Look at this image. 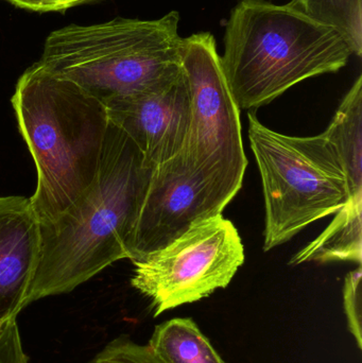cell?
<instances>
[{"label":"cell","instance_id":"obj_4","mask_svg":"<svg viewBox=\"0 0 362 363\" xmlns=\"http://www.w3.org/2000/svg\"><path fill=\"white\" fill-rule=\"evenodd\" d=\"M180 14L157 19L117 17L69 25L45 40L40 63L102 104L154 89L181 72Z\"/></svg>","mask_w":362,"mask_h":363},{"label":"cell","instance_id":"obj_1","mask_svg":"<svg viewBox=\"0 0 362 363\" xmlns=\"http://www.w3.org/2000/svg\"><path fill=\"white\" fill-rule=\"evenodd\" d=\"M152 170L131 138L108 123L93 185L57 219L40 222V256L25 308L40 298L72 292L128 258Z\"/></svg>","mask_w":362,"mask_h":363},{"label":"cell","instance_id":"obj_2","mask_svg":"<svg viewBox=\"0 0 362 363\" xmlns=\"http://www.w3.org/2000/svg\"><path fill=\"white\" fill-rule=\"evenodd\" d=\"M12 106L38 170L32 208L38 222L53 221L97 178L110 123L106 106L40 62L17 81Z\"/></svg>","mask_w":362,"mask_h":363},{"label":"cell","instance_id":"obj_5","mask_svg":"<svg viewBox=\"0 0 362 363\" xmlns=\"http://www.w3.org/2000/svg\"><path fill=\"white\" fill-rule=\"evenodd\" d=\"M249 140L263 181L264 251L290 240L303 228L335 215L350 201L341 163L322 134L284 135L248 114Z\"/></svg>","mask_w":362,"mask_h":363},{"label":"cell","instance_id":"obj_16","mask_svg":"<svg viewBox=\"0 0 362 363\" xmlns=\"http://www.w3.org/2000/svg\"><path fill=\"white\" fill-rule=\"evenodd\" d=\"M361 264L351 271L346 279L344 289V311L348 318L349 328L356 339L359 349L361 339Z\"/></svg>","mask_w":362,"mask_h":363},{"label":"cell","instance_id":"obj_17","mask_svg":"<svg viewBox=\"0 0 362 363\" xmlns=\"http://www.w3.org/2000/svg\"><path fill=\"white\" fill-rule=\"evenodd\" d=\"M16 319L12 318L0 334V363H28Z\"/></svg>","mask_w":362,"mask_h":363},{"label":"cell","instance_id":"obj_12","mask_svg":"<svg viewBox=\"0 0 362 363\" xmlns=\"http://www.w3.org/2000/svg\"><path fill=\"white\" fill-rule=\"evenodd\" d=\"M329 226L291 258L304 262H362V200H350L335 213Z\"/></svg>","mask_w":362,"mask_h":363},{"label":"cell","instance_id":"obj_10","mask_svg":"<svg viewBox=\"0 0 362 363\" xmlns=\"http://www.w3.org/2000/svg\"><path fill=\"white\" fill-rule=\"evenodd\" d=\"M40 247V222L30 199L0 198V324L25 308Z\"/></svg>","mask_w":362,"mask_h":363},{"label":"cell","instance_id":"obj_7","mask_svg":"<svg viewBox=\"0 0 362 363\" xmlns=\"http://www.w3.org/2000/svg\"><path fill=\"white\" fill-rule=\"evenodd\" d=\"M244 257L237 228L220 213L196 222L163 249L133 262L131 284L159 317L227 288Z\"/></svg>","mask_w":362,"mask_h":363},{"label":"cell","instance_id":"obj_19","mask_svg":"<svg viewBox=\"0 0 362 363\" xmlns=\"http://www.w3.org/2000/svg\"><path fill=\"white\" fill-rule=\"evenodd\" d=\"M10 320H8V321L4 322V323L0 324V334H1L2 330H4V328H6V324H8V322L10 321Z\"/></svg>","mask_w":362,"mask_h":363},{"label":"cell","instance_id":"obj_18","mask_svg":"<svg viewBox=\"0 0 362 363\" xmlns=\"http://www.w3.org/2000/svg\"><path fill=\"white\" fill-rule=\"evenodd\" d=\"M12 6L32 12H65L81 4H89L97 0H4Z\"/></svg>","mask_w":362,"mask_h":363},{"label":"cell","instance_id":"obj_15","mask_svg":"<svg viewBox=\"0 0 362 363\" xmlns=\"http://www.w3.org/2000/svg\"><path fill=\"white\" fill-rule=\"evenodd\" d=\"M89 363H165L148 345L119 336L106 345Z\"/></svg>","mask_w":362,"mask_h":363},{"label":"cell","instance_id":"obj_6","mask_svg":"<svg viewBox=\"0 0 362 363\" xmlns=\"http://www.w3.org/2000/svg\"><path fill=\"white\" fill-rule=\"evenodd\" d=\"M180 62L191 94V125L181 152L225 208L242 189L248 166L240 108L212 33L182 38Z\"/></svg>","mask_w":362,"mask_h":363},{"label":"cell","instance_id":"obj_11","mask_svg":"<svg viewBox=\"0 0 362 363\" xmlns=\"http://www.w3.org/2000/svg\"><path fill=\"white\" fill-rule=\"evenodd\" d=\"M323 135L329 140L346 177L350 200L362 199V76L342 100Z\"/></svg>","mask_w":362,"mask_h":363},{"label":"cell","instance_id":"obj_9","mask_svg":"<svg viewBox=\"0 0 362 363\" xmlns=\"http://www.w3.org/2000/svg\"><path fill=\"white\" fill-rule=\"evenodd\" d=\"M108 121L125 132L154 168L182 151L191 125V94L186 77L104 104Z\"/></svg>","mask_w":362,"mask_h":363},{"label":"cell","instance_id":"obj_14","mask_svg":"<svg viewBox=\"0 0 362 363\" xmlns=\"http://www.w3.org/2000/svg\"><path fill=\"white\" fill-rule=\"evenodd\" d=\"M310 16L333 26L348 42L353 55H362V0H291Z\"/></svg>","mask_w":362,"mask_h":363},{"label":"cell","instance_id":"obj_8","mask_svg":"<svg viewBox=\"0 0 362 363\" xmlns=\"http://www.w3.org/2000/svg\"><path fill=\"white\" fill-rule=\"evenodd\" d=\"M223 207L182 152L153 168L128 259L140 262L182 236L196 222L222 213Z\"/></svg>","mask_w":362,"mask_h":363},{"label":"cell","instance_id":"obj_3","mask_svg":"<svg viewBox=\"0 0 362 363\" xmlns=\"http://www.w3.org/2000/svg\"><path fill=\"white\" fill-rule=\"evenodd\" d=\"M223 72L238 108L255 110L302 81L338 72L353 52L344 36L290 4L240 0L225 25Z\"/></svg>","mask_w":362,"mask_h":363},{"label":"cell","instance_id":"obj_13","mask_svg":"<svg viewBox=\"0 0 362 363\" xmlns=\"http://www.w3.org/2000/svg\"><path fill=\"white\" fill-rule=\"evenodd\" d=\"M148 345L165 363H227L191 318L155 326Z\"/></svg>","mask_w":362,"mask_h":363}]
</instances>
